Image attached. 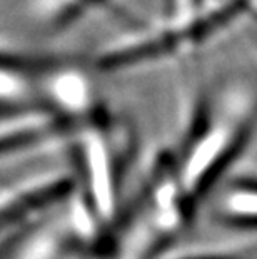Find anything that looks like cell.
<instances>
[{"label": "cell", "mask_w": 257, "mask_h": 259, "mask_svg": "<svg viewBox=\"0 0 257 259\" xmlns=\"http://www.w3.org/2000/svg\"><path fill=\"white\" fill-rule=\"evenodd\" d=\"M245 102L242 109H237L234 119L221 120L217 125L211 120L197 139L185 147L189 156L184 157L177 186L187 214L192 212L195 202L207 194L249 141L257 122V101L247 99Z\"/></svg>", "instance_id": "6da1fadb"}, {"label": "cell", "mask_w": 257, "mask_h": 259, "mask_svg": "<svg viewBox=\"0 0 257 259\" xmlns=\"http://www.w3.org/2000/svg\"><path fill=\"white\" fill-rule=\"evenodd\" d=\"M74 191L69 172L39 174L0 191V239L22 233L43 209L64 201Z\"/></svg>", "instance_id": "7a4b0ae2"}, {"label": "cell", "mask_w": 257, "mask_h": 259, "mask_svg": "<svg viewBox=\"0 0 257 259\" xmlns=\"http://www.w3.org/2000/svg\"><path fill=\"white\" fill-rule=\"evenodd\" d=\"M227 212L242 224H257V183L239 184L227 197Z\"/></svg>", "instance_id": "3957f363"}, {"label": "cell", "mask_w": 257, "mask_h": 259, "mask_svg": "<svg viewBox=\"0 0 257 259\" xmlns=\"http://www.w3.org/2000/svg\"><path fill=\"white\" fill-rule=\"evenodd\" d=\"M167 259H247V257H242L237 254H226V252L207 251V252H190V254H180V256L177 254V256H172Z\"/></svg>", "instance_id": "277c9868"}]
</instances>
